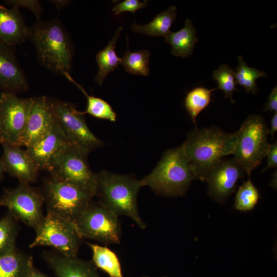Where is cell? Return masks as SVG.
Segmentation results:
<instances>
[{"label":"cell","instance_id":"10","mask_svg":"<svg viewBox=\"0 0 277 277\" xmlns=\"http://www.w3.org/2000/svg\"><path fill=\"white\" fill-rule=\"evenodd\" d=\"M43 193L30 184L19 182L14 188L4 189L0 197V206L6 207L17 220L35 231L42 223L44 215Z\"/></svg>","mask_w":277,"mask_h":277},{"label":"cell","instance_id":"36","mask_svg":"<svg viewBox=\"0 0 277 277\" xmlns=\"http://www.w3.org/2000/svg\"><path fill=\"white\" fill-rule=\"evenodd\" d=\"M277 130V112H274L271 120V128L269 129V134L273 136Z\"/></svg>","mask_w":277,"mask_h":277},{"label":"cell","instance_id":"41","mask_svg":"<svg viewBox=\"0 0 277 277\" xmlns=\"http://www.w3.org/2000/svg\"><path fill=\"white\" fill-rule=\"evenodd\" d=\"M0 144H1V143H0Z\"/></svg>","mask_w":277,"mask_h":277},{"label":"cell","instance_id":"25","mask_svg":"<svg viewBox=\"0 0 277 277\" xmlns=\"http://www.w3.org/2000/svg\"><path fill=\"white\" fill-rule=\"evenodd\" d=\"M63 75L77 86L86 96L87 101V108L86 111L83 112L84 114L88 113L97 118L115 122L116 114L111 106L107 102L100 98L89 95L85 90L74 81L70 73H65Z\"/></svg>","mask_w":277,"mask_h":277},{"label":"cell","instance_id":"31","mask_svg":"<svg viewBox=\"0 0 277 277\" xmlns=\"http://www.w3.org/2000/svg\"><path fill=\"white\" fill-rule=\"evenodd\" d=\"M212 77L218 84L216 89L222 90L224 93V97L229 98L231 103H234L235 101L232 97V94L234 91L239 90L236 86L233 70L227 64H223L213 72Z\"/></svg>","mask_w":277,"mask_h":277},{"label":"cell","instance_id":"26","mask_svg":"<svg viewBox=\"0 0 277 277\" xmlns=\"http://www.w3.org/2000/svg\"><path fill=\"white\" fill-rule=\"evenodd\" d=\"M216 88L209 89L203 87H196L187 94L184 104L196 127V117L210 103L211 93Z\"/></svg>","mask_w":277,"mask_h":277},{"label":"cell","instance_id":"30","mask_svg":"<svg viewBox=\"0 0 277 277\" xmlns=\"http://www.w3.org/2000/svg\"><path fill=\"white\" fill-rule=\"evenodd\" d=\"M259 198V191L249 178L239 188L235 195L234 207L242 211L251 210L257 204Z\"/></svg>","mask_w":277,"mask_h":277},{"label":"cell","instance_id":"6","mask_svg":"<svg viewBox=\"0 0 277 277\" xmlns=\"http://www.w3.org/2000/svg\"><path fill=\"white\" fill-rule=\"evenodd\" d=\"M47 212L74 222L92 201L94 196L74 184L51 175L44 183Z\"/></svg>","mask_w":277,"mask_h":277},{"label":"cell","instance_id":"40","mask_svg":"<svg viewBox=\"0 0 277 277\" xmlns=\"http://www.w3.org/2000/svg\"><path fill=\"white\" fill-rule=\"evenodd\" d=\"M141 277H150L149 276H148V275H144V276H142ZM161 277H168L167 276H161Z\"/></svg>","mask_w":277,"mask_h":277},{"label":"cell","instance_id":"9","mask_svg":"<svg viewBox=\"0 0 277 277\" xmlns=\"http://www.w3.org/2000/svg\"><path fill=\"white\" fill-rule=\"evenodd\" d=\"M74 223L82 238L94 240L105 245L121 242L118 216L99 202L92 201Z\"/></svg>","mask_w":277,"mask_h":277},{"label":"cell","instance_id":"4","mask_svg":"<svg viewBox=\"0 0 277 277\" xmlns=\"http://www.w3.org/2000/svg\"><path fill=\"white\" fill-rule=\"evenodd\" d=\"M96 196L99 202L117 216L131 219L144 229L146 224L139 214L137 196L141 187L140 180L132 175H122L103 170L97 174Z\"/></svg>","mask_w":277,"mask_h":277},{"label":"cell","instance_id":"2","mask_svg":"<svg viewBox=\"0 0 277 277\" xmlns=\"http://www.w3.org/2000/svg\"><path fill=\"white\" fill-rule=\"evenodd\" d=\"M34 45L39 63L48 70L63 75L71 68L73 47L64 27L58 19H37L28 28L27 37Z\"/></svg>","mask_w":277,"mask_h":277},{"label":"cell","instance_id":"19","mask_svg":"<svg viewBox=\"0 0 277 277\" xmlns=\"http://www.w3.org/2000/svg\"><path fill=\"white\" fill-rule=\"evenodd\" d=\"M28 27L18 8L0 5V42L14 47L27 37Z\"/></svg>","mask_w":277,"mask_h":277},{"label":"cell","instance_id":"35","mask_svg":"<svg viewBox=\"0 0 277 277\" xmlns=\"http://www.w3.org/2000/svg\"><path fill=\"white\" fill-rule=\"evenodd\" d=\"M264 111H277V87L275 86L271 91Z\"/></svg>","mask_w":277,"mask_h":277},{"label":"cell","instance_id":"17","mask_svg":"<svg viewBox=\"0 0 277 277\" xmlns=\"http://www.w3.org/2000/svg\"><path fill=\"white\" fill-rule=\"evenodd\" d=\"M69 143L55 121L50 132L26 150L39 170L48 171L54 158Z\"/></svg>","mask_w":277,"mask_h":277},{"label":"cell","instance_id":"3","mask_svg":"<svg viewBox=\"0 0 277 277\" xmlns=\"http://www.w3.org/2000/svg\"><path fill=\"white\" fill-rule=\"evenodd\" d=\"M195 179L181 145L165 151L156 167L140 182L141 187L148 186L159 194L177 196L184 194Z\"/></svg>","mask_w":277,"mask_h":277},{"label":"cell","instance_id":"14","mask_svg":"<svg viewBox=\"0 0 277 277\" xmlns=\"http://www.w3.org/2000/svg\"><path fill=\"white\" fill-rule=\"evenodd\" d=\"M55 123L48 98L32 97L27 124L17 146L30 147L50 132Z\"/></svg>","mask_w":277,"mask_h":277},{"label":"cell","instance_id":"7","mask_svg":"<svg viewBox=\"0 0 277 277\" xmlns=\"http://www.w3.org/2000/svg\"><path fill=\"white\" fill-rule=\"evenodd\" d=\"M89 153L70 143L54 158L48 171L59 180L74 184L96 196L97 175L87 161Z\"/></svg>","mask_w":277,"mask_h":277},{"label":"cell","instance_id":"13","mask_svg":"<svg viewBox=\"0 0 277 277\" xmlns=\"http://www.w3.org/2000/svg\"><path fill=\"white\" fill-rule=\"evenodd\" d=\"M245 172L234 159H222L208 173L205 181L208 184V194L222 203L233 193L238 181L244 177Z\"/></svg>","mask_w":277,"mask_h":277},{"label":"cell","instance_id":"15","mask_svg":"<svg viewBox=\"0 0 277 277\" xmlns=\"http://www.w3.org/2000/svg\"><path fill=\"white\" fill-rule=\"evenodd\" d=\"M1 145L3 153L0 161L4 171L19 182L30 184L35 182L39 170L27 150L6 143Z\"/></svg>","mask_w":277,"mask_h":277},{"label":"cell","instance_id":"23","mask_svg":"<svg viewBox=\"0 0 277 277\" xmlns=\"http://www.w3.org/2000/svg\"><path fill=\"white\" fill-rule=\"evenodd\" d=\"M176 18V7H169L146 25H138L135 22L131 29L135 33H140L152 36H164L170 31V29Z\"/></svg>","mask_w":277,"mask_h":277},{"label":"cell","instance_id":"38","mask_svg":"<svg viewBox=\"0 0 277 277\" xmlns=\"http://www.w3.org/2000/svg\"><path fill=\"white\" fill-rule=\"evenodd\" d=\"M30 277H48L45 274L41 272L35 267L33 268Z\"/></svg>","mask_w":277,"mask_h":277},{"label":"cell","instance_id":"11","mask_svg":"<svg viewBox=\"0 0 277 277\" xmlns=\"http://www.w3.org/2000/svg\"><path fill=\"white\" fill-rule=\"evenodd\" d=\"M48 100L56 123L70 143L88 153L103 145L88 127L83 112L70 103L57 99Z\"/></svg>","mask_w":277,"mask_h":277},{"label":"cell","instance_id":"16","mask_svg":"<svg viewBox=\"0 0 277 277\" xmlns=\"http://www.w3.org/2000/svg\"><path fill=\"white\" fill-rule=\"evenodd\" d=\"M26 76L16 58L14 47L0 42V89L14 93L28 89Z\"/></svg>","mask_w":277,"mask_h":277},{"label":"cell","instance_id":"32","mask_svg":"<svg viewBox=\"0 0 277 277\" xmlns=\"http://www.w3.org/2000/svg\"><path fill=\"white\" fill-rule=\"evenodd\" d=\"M147 5V1L124 0L117 3L112 8V11L115 15L124 12H131L134 14L137 10L146 8Z\"/></svg>","mask_w":277,"mask_h":277},{"label":"cell","instance_id":"28","mask_svg":"<svg viewBox=\"0 0 277 277\" xmlns=\"http://www.w3.org/2000/svg\"><path fill=\"white\" fill-rule=\"evenodd\" d=\"M150 53L147 50L131 51L129 49L121 58V64L125 70L131 74L148 76Z\"/></svg>","mask_w":277,"mask_h":277},{"label":"cell","instance_id":"37","mask_svg":"<svg viewBox=\"0 0 277 277\" xmlns=\"http://www.w3.org/2000/svg\"><path fill=\"white\" fill-rule=\"evenodd\" d=\"M58 10H60L68 5L71 3V1L68 0H52L49 1Z\"/></svg>","mask_w":277,"mask_h":277},{"label":"cell","instance_id":"33","mask_svg":"<svg viewBox=\"0 0 277 277\" xmlns=\"http://www.w3.org/2000/svg\"><path fill=\"white\" fill-rule=\"evenodd\" d=\"M4 3L18 8L23 7L28 9L36 16L37 19L40 18L43 10L41 3L37 0H8Z\"/></svg>","mask_w":277,"mask_h":277},{"label":"cell","instance_id":"21","mask_svg":"<svg viewBox=\"0 0 277 277\" xmlns=\"http://www.w3.org/2000/svg\"><path fill=\"white\" fill-rule=\"evenodd\" d=\"M34 267L32 257L17 249L0 255V277H30Z\"/></svg>","mask_w":277,"mask_h":277},{"label":"cell","instance_id":"29","mask_svg":"<svg viewBox=\"0 0 277 277\" xmlns=\"http://www.w3.org/2000/svg\"><path fill=\"white\" fill-rule=\"evenodd\" d=\"M238 63L234 72L236 84L243 86L247 93L255 94L259 91L256 80L261 77H267V74L255 68L248 67L242 56H239Z\"/></svg>","mask_w":277,"mask_h":277},{"label":"cell","instance_id":"27","mask_svg":"<svg viewBox=\"0 0 277 277\" xmlns=\"http://www.w3.org/2000/svg\"><path fill=\"white\" fill-rule=\"evenodd\" d=\"M17 220L9 213L0 219V255L14 251L18 232Z\"/></svg>","mask_w":277,"mask_h":277},{"label":"cell","instance_id":"12","mask_svg":"<svg viewBox=\"0 0 277 277\" xmlns=\"http://www.w3.org/2000/svg\"><path fill=\"white\" fill-rule=\"evenodd\" d=\"M32 98H21L15 94L0 95V143L17 146L28 118Z\"/></svg>","mask_w":277,"mask_h":277},{"label":"cell","instance_id":"20","mask_svg":"<svg viewBox=\"0 0 277 277\" xmlns=\"http://www.w3.org/2000/svg\"><path fill=\"white\" fill-rule=\"evenodd\" d=\"M165 38V42L171 46V54L183 58L191 55L198 42L196 30L189 18L186 19L183 28L175 32L170 31Z\"/></svg>","mask_w":277,"mask_h":277},{"label":"cell","instance_id":"24","mask_svg":"<svg viewBox=\"0 0 277 277\" xmlns=\"http://www.w3.org/2000/svg\"><path fill=\"white\" fill-rule=\"evenodd\" d=\"M87 245L92 251V261L97 268L109 277H124L120 260L114 252L107 246L89 243Z\"/></svg>","mask_w":277,"mask_h":277},{"label":"cell","instance_id":"8","mask_svg":"<svg viewBox=\"0 0 277 277\" xmlns=\"http://www.w3.org/2000/svg\"><path fill=\"white\" fill-rule=\"evenodd\" d=\"M35 232L29 248L50 246L63 255L77 256L83 238L74 222L47 212Z\"/></svg>","mask_w":277,"mask_h":277},{"label":"cell","instance_id":"34","mask_svg":"<svg viewBox=\"0 0 277 277\" xmlns=\"http://www.w3.org/2000/svg\"><path fill=\"white\" fill-rule=\"evenodd\" d=\"M267 166L265 168L262 170V172L272 168L277 167V143L276 141L272 144H270V147L267 153Z\"/></svg>","mask_w":277,"mask_h":277},{"label":"cell","instance_id":"22","mask_svg":"<svg viewBox=\"0 0 277 277\" xmlns=\"http://www.w3.org/2000/svg\"><path fill=\"white\" fill-rule=\"evenodd\" d=\"M122 29V27H119L107 45L96 55L98 69L94 81L98 85H102L106 76L121 64V58L117 56L114 49Z\"/></svg>","mask_w":277,"mask_h":277},{"label":"cell","instance_id":"39","mask_svg":"<svg viewBox=\"0 0 277 277\" xmlns=\"http://www.w3.org/2000/svg\"><path fill=\"white\" fill-rule=\"evenodd\" d=\"M5 172L2 164L0 161V182L2 181L4 173Z\"/></svg>","mask_w":277,"mask_h":277},{"label":"cell","instance_id":"18","mask_svg":"<svg viewBox=\"0 0 277 277\" xmlns=\"http://www.w3.org/2000/svg\"><path fill=\"white\" fill-rule=\"evenodd\" d=\"M44 258L56 277H101L92 261L46 252Z\"/></svg>","mask_w":277,"mask_h":277},{"label":"cell","instance_id":"5","mask_svg":"<svg viewBox=\"0 0 277 277\" xmlns=\"http://www.w3.org/2000/svg\"><path fill=\"white\" fill-rule=\"evenodd\" d=\"M237 144L233 158L245 173L250 176L252 170L267 156L269 128L260 115H250L238 130Z\"/></svg>","mask_w":277,"mask_h":277},{"label":"cell","instance_id":"1","mask_svg":"<svg viewBox=\"0 0 277 277\" xmlns=\"http://www.w3.org/2000/svg\"><path fill=\"white\" fill-rule=\"evenodd\" d=\"M238 136V131L227 133L215 126L196 127L188 133L182 146L196 179L205 181L209 171L223 157L233 154Z\"/></svg>","mask_w":277,"mask_h":277}]
</instances>
